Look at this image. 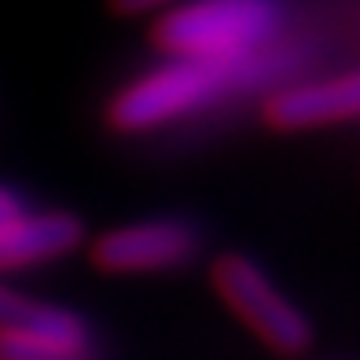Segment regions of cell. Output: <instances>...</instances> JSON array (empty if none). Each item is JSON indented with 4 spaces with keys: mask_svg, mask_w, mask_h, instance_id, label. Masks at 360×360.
Returning a JSON list of instances; mask_svg holds the SVG:
<instances>
[{
    "mask_svg": "<svg viewBox=\"0 0 360 360\" xmlns=\"http://www.w3.org/2000/svg\"><path fill=\"white\" fill-rule=\"evenodd\" d=\"M254 59H184L169 56L107 100V125L122 136H143L221 103Z\"/></svg>",
    "mask_w": 360,
    "mask_h": 360,
    "instance_id": "6da1fadb",
    "label": "cell"
},
{
    "mask_svg": "<svg viewBox=\"0 0 360 360\" xmlns=\"http://www.w3.org/2000/svg\"><path fill=\"white\" fill-rule=\"evenodd\" d=\"M283 22L280 0H176L155 19L162 52L184 59H254Z\"/></svg>",
    "mask_w": 360,
    "mask_h": 360,
    "instance_id": "7a4b0ae2",
    "label": "cell"
},
{
    "mask_svg": "<svg viewBox=\"0 0 360 360\" xmlns=\"http://www.w3.org/2000/svg\"><path fill=\"white\" fill-rule=\"evenodd\" d=\"M210 283H214L217 298L228 305V313L276 356H305L313 349V320L302 313L298 302H290L272 283V276L254 257L239 250L214 257Z\"/></svg>",
    "mask_w": 360,
    "mask_h": 360,
    "instance_id": "3957f363",
    "label": "cell"
},
{
    "mask_svg": "<svg viewBox=\"0 0 360 360\" xmlns=\"http://www.w3.org/2000/svg\"><path fill=\"white\" fill-rule=\"evenodd\" d=\"M202 228L188 217H143L89 243V257L110 276H155L188 269L202 254Z\"/></svg>",
    "mask_w": 360,
    "mask_h": 360,
    "instance_id": "277c9868",
    "label": "cell"
},
{
    "mask_svg": "<svg viewBox=\"0 0 360 360\" xmlns=\"http://www.w3.org/2000/svg\"><path fill=\"white\" fill-rule=\"evenodd\" d=\"M360 118V70L298 81L269 96L265 122L276 133H305Z\"/></svg>",
    "mask_w": 360,
    "mask_h": 360,
    "instance_id": "5b68a950",
    "label": "cell"
},
{
    "mask_svg": "<svg viewBox=\"0 0 360 360\" xmlns=\"http://www.w3.org/2000/svg\"><path fill=\"white\" fill-rule=\"evenodd\" d=\"M0 360H100V346L81 313L44 302L30 323L0 331Z\"/></svg>",
    "mask_w": 360,
    "mask_h": 360,
    "instance_id": "8992f818",
    "label": "cell"
},
{
    "mask_svg": "<svg viewBox=\"0 0 360 360\" xmlns=\"http://www.w3.org/2000/svg\"><path fill=\"white\" fill-rule=\"evenodd\" d=\"M85 243V224L70 210H30L26 217L0 224V276L37 269L74 254Z\"/></svg>",
    "mask_w": 360,
    "mask_h": 360,
    "instance_id": "52a82bcc",
    "label": "cell"
},
{
    "mask_svg": "<svg viewBox=\"0 0 360 360\" xmlns=\"http://www.w3.org/2000/svg\"><path fill=\"white\" fill-rule=\"evenodd\" d=\"M41 305H44V302L30 298L26 290H19V287H11V283L0 280V331H11V327L30 323V320L37 316Z\"/></svg>",
    "mask_w": 360,
    "mask_h": 360,
    "instance_id": "ba28073f",
    "label": "cell"
},
{
    "mask_svg": "<svg viewBox=\"0 0 360 360\" xmlns=\"http://www.w3.org/2000/svg\"><path fill=\"white\" fill-rule=\"evenodd\" d=\"M30 210H34V206L26 202V195H22L19 188H11V184H4V180H0V224L19 221V217L30 214Z\"/></svg>",
    "mask_w": 360,
    "mask_h": 360,
    "instance_id": "9c48e42d",
    "label": "cell"
},
{
    "mask_svg": "<svg viewBox=\"0 0 360 360\" xmlns=\"http://www.w3.org/2000/svg\"><path fill=\"white\" fill-rule=\"evenodd\" d=\"M176 4V0H110V8L122 15V19H136V15H158L162 8Z\"/></svg>",
    "mask_w": 360,
    "mask_h": 360,
    "instance_id": "30bf717a",
    "label": "cell"
}]
</instances>
